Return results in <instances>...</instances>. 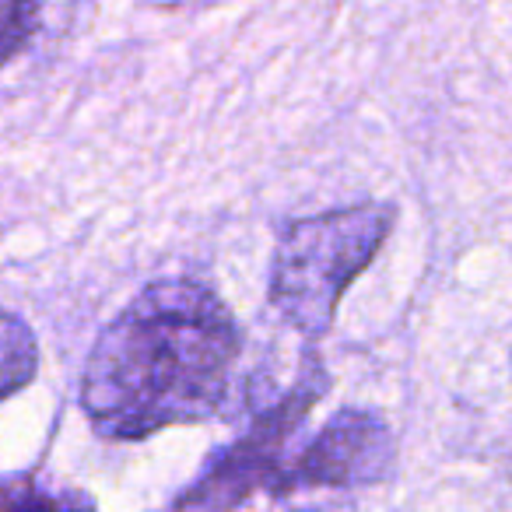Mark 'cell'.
<instances>
[{
	"label": "cell",
	"instance_id": "cell-1",
	"mask_svg": "<svg viewBox=\"0 0 512 512\" xmlns=\"http://www.w3.org/2000/svg\"><path fill=\"white\" fill-rule=\"evenodd\" d=\"M242 334L228 306L197 281L148 285L95 341L81 407L106 439H148L225 411Z\"/></svg>",
	"mask_w": 512,
	"mask_h": 512
},
{
	"label": "cell",
	"instance_id": "cell-2",
	"mask_svg": "<svg viewBox=\"0 0 512 512\" xmlns=\"http://www.w3.org/2000/svg\"><path fill=\"white\" fill-rule=\"evenodd\" d=\"M393 221L397 207L379 200L292 221L271 267V306L281 320L309 341L327 334L344 292L376 260Z\"/></svg>",
	"mask_w": 512,
	"mask_h": 512
},
{
	"label": "cell",
	"instance_id": "cell-3",
	"mask_svg": "<svg viewBox=\"0 0 512 512\" xmlns=\"http://www.w3.org/2000/svg\"><path fill=\"white\" fill-rule=\"evenodd\" d=\"M330 379L320 358L306 355L295 386L278 404L256 411L253 425L211 460V467L193 481V488L176 502V512H232L253 491L278 488L285 474V446L295 428L306 421L309 407L327 393Z\"/></svg>",
	"mask_w": 512,
	"mask_h": 512
},
{
	"label": "cell",
	"instance_id": "cell-4",
	"mask_svg": "<svg viewBox=\"0 0 512 512\" xmlns=\"http://www.w3.org/2000/svg\"><path fill=\"white\" fill-rule=\"evenodd\" d=\"M393 435L369 411H341L295 456L278 481V495L299 488H358L383 481L393 467Z\"/></svg>",
	"mask_w": 512,
	"mask_h": 512
},
{
	"label": "cell",
	"instance_id": "cell-5",
	"mask_svg": "<svg viewBox=\"0 0 512 512\" xmlns=\"http://www.w3.org/2000/svg\"><path fill=\"white\" fill-rule=\"evenodd\" d=\"M39 344L22 316L0 309V404L36 379Z\"/></svg>",
	"mask_w": 512,
	"mask_h": 512
},
{
	"label": "cell",
	"instance_id": "cell-6",
	"mask_svg": "<svg viewBox=\"0 0 512 512\" xmlns=\"http://www.w3.org/2000/svg\"><path fill=\"white\" fill-rule=\"evenodd\" d=\"M0 512H95V505L39 477H0Z\"/></svg>",
	"mask_w": 512,
	"mask_h": 512
},
{
	"label": "cell",
	"instance_id": "cell-7",
	"mask_svg": "<svg viewBox=\"0 0 512 512\" xmlns=\"http://www.w3.org/2000/svg\"><path fill=\"white\" fill-rule=\"evenodd\" d=\"M39 18H43V0H0V67L32 43Z\"/></svg>",
	"mask_w": 512,
	"mask_h": 512
}]
</instances>
